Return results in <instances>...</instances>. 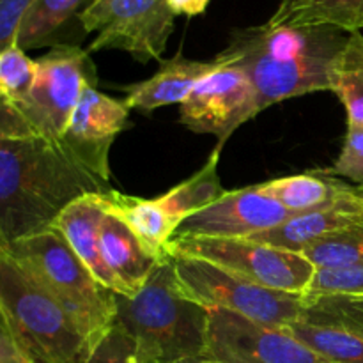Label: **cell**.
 Instances as JSON below:
<instances>
[{"label":"cell","instance_id":"obj_33","mask_svg":"<svg viewBox=\"0 0 363 363\" xmlns=\"http://www.w3.org/2000/svg\"><path fill=\"white\" fill-rule=\"evenodd\" d=\"M0 363H25L13 339L7 319L0 308Z\"/></svg>","mask_w":363,"mask_h":363},{"label":"cell","instance_id":"obj_30","mask_svg":"<svg viewBox=\"0 0 363 363\" xmlns=\"http://www.w3.org/2000/svg\"><path fill=\"white\" fill-rule=\"evenodd\" d=\"M89 363H140L135 339L124 330L123 325L116 321L112 330L94 350Z\"/></svg>","mask_w":363,"mask_h":363},{"label":"cell","instance_id":"obj_7","mask_svg":"<svg viewBox=\"0 0 363 363\" xmlns=\"http://www.w3.org/2000/svg\"><path fill=\"white\" fill-rule=\"evenodd\" d=\"M169 254L204 259L266 289L301 296L315 273L314 264L303 254L252 238L174 236Z\"/></svg>","mask_w":363,"mask_h":363},{"label":"cell","instance_id":"obj_3","mask_svg":"<svg viewBox=\"0 0 363 363\" xmlns=\"http://www.w3.org/2000/svg\"><path fill=\"white\" fill-rule=\"evenodd\" d=\"M116 321L135 339L140 363H176L204 357L209 311L177 282L172 257L158 262L135 296L116 294Z\"/></svg>","mask_w":363,"mask_h":363},{"label":"cell","instance_id":"obj_28","mask_svg":"<svg viewBox=\"0 0 363 363\" xmlns=\"http://www.w3.org/2000/svg\"><path fill=\"white\" fill-rule=\"evenodd\" d=\"M323 296L363 298V268L315 269L303 293V303L308 305Z\"/></svg>","mask_w":363,"mask_h":363},{"label":"cell","instance_id":"obj_14","mask_svg":"<svg viewBox=\"0 0 363 363\" xmlns=\"http://www.w3.org/2000/svg\"><path fill=\"white\" fill-rule=\"evenodd\" d=\"M362 223L363 206L354 199L351 184H347L344 197L333 202L332 206L315 209V211L301 213V215H293L282 225L255 234V236H252V240L301 254L305 248L318 243L325 236L350 229V227L362 225Z\"/></svg>","mask_w":363,"mask_h":363},{"label":"cell","instance_id":"obj_5","mask_svg":"<svg viewBox=\"0 0 363 363\" xmlns=\"http://www.w3.org/2000/svg\"><path fill=\"white\" fill-rule=\"evenodd\" d=\"M4 248L62 305L96 350L116 323V293L92 275L66 238L48 229Z\"/></svg>","mask_w":363,"mask_h":363},{"label":"cell","instance_id":"obj_1","mask_svg":"<svg viewBox=\"0 0 363 363\" xmlns=\"http://www.w3.org/2000/svg\"><path fill=\"white\" fill-rule=\"evenodd\" d=\"M110 184L74 160L60 140L35 133L0 142V247L52 229L60 213Z\"/></svg>","mask_w":363,"mask_h":363},{"label":"cell","instance_id":"obj_8","mask_svg":"<svg viewBox=\"0 0 363 363\" xmlns=\"http://www.w3.org/2000/svg\"><path fill=\"white\" fill-rule=\"evenodd\" d=\"M35 62L34 87L16 108L35 135L57 142L66 133L84 89L98 84V73L87 50L77 45L53 46Z\"/></svg>","mask_w":363,"mask_h":363},{"label":"cell","instance_id":"obj_27","mask_svg":"<svg viewBox=\"0 0 363 363\" xmlns=\"http://www.w3.org/2000/svg\"><path fill=\"white\" fill-rule=\"evenodd\" d=\"M303 321L337 325L363 335V298L323 296L305 305Z\"/></svg>","mask_w":363,"mask_h":363},{"label":"cell","instance_id":"obj_6","mask_svg":"<svg viewBox=\"0 0 363 363\" xmlns=\"http://www.w3.org/2000/svg\"><path fill=\"white\" fill-rule=\"evenodd\" d=\"M170 257L183 293L202 307L234 312L273 328H282L303 318L301 294L266 289L204 259L188 255Z\"/></svg>","mask_w":363,"mask_h":363},{"label":"cell","instance_id":"obj_13","mask_svg":"<svg viewBox=\"0 0 363 363\" xmlns=\"http://www.w3.org/2000/svg\"><path fill=\"white\" fill-rule=\"evenodd\" d=\"M128 119L126 103L87 85L60 142L80 165L108 184L110 149L117 135L128 128Z\"/></svg>","mask_w":363,"mask_h":363},{"label":"cell","instance_id":"obj_11","mask_svg":"<svg viewBox=\"0 0 363 363\" xmlns=\"http://www.w3.org/2000/svg\"><path fill=\"white\" fill-rule=\"evenodd\" d=\"M179 112L181 124L195 133L215 135L222 149L238 128L255 117L254 89L243 71L218 62L191 89Z\"/></svg>","mask_w":363,"mask_h":363},{"label":"cell","instance_id":"obj_34","mask_svg":"<svg viewBox=\"0 0 363 363\" xmlns=\"http://www.w3.org/2000/svg\"><path fill=\"white\" fill-rule=\"evenodd\" d=\"M211 0H167L172 13L176 14H186V16H197L206 11Z\"/></svg>","mask_w":363,"mask_h":363},{"label":"cell","instance_id":"obj_36","mask_svg":"<svg viewBox=\"0 0 363 363\" xmlns=\"http://www.w3.org/2000/svg\"><path fill=\"white\" fill-rule=\"evenodd\" d=\"M351 191H353L354 199L363 206V184H351Z\"/></svg>","mask_w":363,"mask_h":363},{"label":"cell","instance_id":"obj_23","mask_svg":"<svg viewBox=\"0 0 363 363\" xmlns=\"http://www.w3.org/2000/svg\"><path fill=\"white\" fill-rule=\"evenodd\" d=\"M282 330L328 363H363V335L353 330L303 319Z\"/></svg>","mask_w":363,"mask_h":363},{"label":"cell","instance_id":"obj_18","mask_svg":"<svg viewBox=\"0 0 363 363\" xmlns=\"http://www.w3.org/2000/svg\"><path fill=\"white\" fill-rule=\"evenodd\" d=\"M105 218V211L96 202L94 195L87 194L84 197L71 202L55 220L52 229L59 230L74 254L82 259L85 266L92 272V275L105 287L121 294V286L116 277L106 266L101 252V223Z\"/></svg>","mask_w":363,"mask_h":363},{"label":"cell","instance_id":"obj_20","mask_svg":"<svg viewBox=\"0 0 363 363\" xmlns=\"http://www.w3.org/2000/svg\"><path fill=\"white\" fill-rule=\"evenodd\" d=\"M272 27H333L353 34L363 28V0H280Z\"/></svg>","mask_w":363,"mask_h":363},{"label":"cell","instance_id":"obj_35","mask_svg":"<svg viewBox=\"0 0 363 363\" xmlns=\"http://www.w3.org/2000/svg\"><path fill=\"white\" fill-rule=\"evenodd\" d=\"M176 363H222V362L213 360V358H208V357H195V358H186V360H181Z\"/></svg>","mask_w":363,"mask_h":363},{"label":"cell","instance_id":"obj_17","mask_svg":"<svg viewBox=\"0 0 363 363\" xmlns=\"http://www.w3.org/2000/svg\"><path fill=\"white\" fill-rule=\"evenodd\" d=\"M92 195L106 215L116 216L130 227L151 257L158 262L170 257L169 245L176 234V227L167 213L160 208L156 199L133 197L112 188Z\"/></svg>","mask_w":363,"mask_h":363},{"label":"cell","instance_id":"obj_24","mask_svg":"<svg viewBox=\"0 0 363 363\" xmlns=\"http://www.w3.org/2000/svg\"><path fill=\"white\" fill-rule=\"evenodd\" d=\"M332 91L347 113V126L363 124V34L353 32L340 52L333 69Z\"/></svg>","mask_w":363,"mask_h":363},{"label":"cell","instance_id":"obj_31","mask_svg":"<svg viewBox=\"0 0 363 363\" xmlns=\"http://www.w3.org/2000/svg\"><path fill=\"white\" fill-rule=\"evenodd\" d=\"M35 0H0V52L16 45L18 30Z\"/></svg>","mask_w":363,"mask_h":363},{"label":"cell","instance_id":"obj_25","mask_svg":"<svg viewBox=\"0 0 363 363\" xmlns=\"http://www.w3.org/2000/svg\"><path fill=\"white\" fill-rule=\"evenodd\" d=\"M301 254L315 269L363 268V223L325 236Z\"/></svg>","mask_w":363,"mask_h":363},{"label":"cell","instance_id":"obj_10","mask_svg":"<svg viewBox=\"0 0 363 363\" xmlns=\"http://www.w3.org/2000/svg\"><path fill=\"white\" fill-rule=\"evenodd\" d=\"M208 311L204 357L222 363H328L282 328L261 325L222 308Z\"/></svg>","mask_w":363,"mask_h":363},{"label":"cell","instance_id":"obj_15","mask_svg":"<svg viewBox=\"0 0 363 363\" xmlns=\"http://www.w3.org/2000/svg\"><path fill=\"white\" fill-rule=\"evenodd\" d=\"M218 67L216 60L202 62L183 57L181 53L172 59L163 60L160 69L147 80L137 82L124 87L126 98L123 99L130 110L151 112L160 106L183 103L191 92V89L213 69Z\"/></svg>","mask_w":363,"mask_h":363},{"label":"cell","instance_id":"obj_4","mask_svg":"<svg viewBox=\"0 0 363 363\" xmlns=\"http://www.w3.org/2000/svg\"><path fill=\"white\" fill-rule=\"evenodd\" d=\"M0 308L25 363H89L94 347L62 305L0 247Z\"/></svg>","mask_w":363,"mask_h":363},{"label":"cell","instance_id":"obj_32","mask_svg":"<svg viewBox=\"0 0 363 363\" xmlns=\"http://www.w3.org/2000/svg\"><path fill=\"white\" fill-rule=\"evenodd\" d=\"M34 133L20 110L0 96V142L7 137H20V135Z\"/></svg>","mask_w":363,"mask_h":363},{"label":"cell","instance_id":"obj_9","mask_svg":"<svg viewBox=\"0 0 363 363\" xmlns=\"http://www.w3.org/2000/svg\"><path fill=\"white\" fill-rule=\"evenodd\" d=\"M176 14L167 0H96L84 14L85 32H98L89 50H123L145 64L160 60Z\"/></svg>","mask_w":363,"mask_h":363},{"label":"cell","instance_id":"obj_12","mask_svg":"<svg viewBox=\"0 0 363 363\" xmlns=\"http://www.w3.org/2000/svg\"><path fill=\"white\" fill-rule=\"evenodd\" d=\"M293 216L261 184L223 191L216 201L191 215L177 227L174 236L252 238L282 225Z\"/></svg>","mask_w":363,"mask_h":363},{"label":"cell","instance_id":"obj_2","mask_svg":"<svg viewBox=\"0 0 363 363\" xmlns=\"http://www.w3.org/2000/svg\"><path fill=\"white\" fill-rule=\"evenodd\" d=\"M347 32L333 27H259L233 32L216 60L243 71L254 89L255 116L275 103L332 91Z\"/></svg>","mask_w":363,"mask_h":363},{"label":"cell","instance_id":"obj_21","mask_svg":"<svg viewBox=\"0 0 363 363\" xmlns=\"http://www.w3.org/2000/svg\"><path fill=\"white\" fill-rule=\"evenodd\" d=\"M261 190L293 215L315 211L326 208L344 197L347 183H340L337 177H330L321 170L300 176L280 177V179L266 181Z\"/></svg>","mask_w":363,"mask_h":363},{"label":"cell","instance_id":"obj_26","mask_svg":"<svg viewBox=\"0 0 363 363\" xmlns=\"http://www.w3.org/2000/svg\"><path fill=\"white\" fill-rule=\"evenodd\" d=\"M38 77V62L18 45L0 52V96L18 106L28 98Z\"/></svg>","mask_w":363,"mask_h":363},{"label":"cell","instance_id":"obj_19","mask_svg":"<svg viewBox=\"0 0 363 363\" xmlns=\"http://www.w3.org/2000/svg\"><path fill=\"white\" fill-rule=\"evenodd\" d=\"M99 240L103 259L121 286V296H135L155 272L158 261L145 252L126 223L106 213Z\"/></svg>","mask_w":363,"mask_h":363},{"label":"cell","instance_id":"obj_16","mask_svg":"<svg viewBox=\"0 0 363 363\" xmlns=\"http://www.w3.org/2000/svg\"><path fill=\"white\" fill-rule=\"evenodd\" d=\"M96 0H35L18 30L16 45L35 50L45 46L77 45L87 35L82 14Z\"/></svg>","mask_w":363,"mask_h":363},{"label":"cell","instance_id":"obj_22","mask_svg":"<svg viewBox=\"0 0 363 363\" xmlns=\"http://www.w3.org/2000/svg\"><path fill=\"white\" fill-rule=\"evenodd\" d=\"M220 151L222 149L215 147L206 165L199 172H195L186 181H183L172 190L163 194L162 197L156 199L160 208L167 213L170 222L174 223L176 230L184 220L204 209L206 206L211 204L223 194L222 186H220L218 172H216Z\"/></svg>","mask_w":363,"mask_h":363},{"label":"cell","instance_id":"obj_29","mask_svg":"<svg viewBox=\"0 0 363 363\" xmlns=\"http://www.w3.org/2000/svg\"><path fill=\"white\" fill-rule=\"evenodd\" d=\"M330 177H346L357 184H363V124L347 126L342 151L332 167L323 169Z\"/></svg>","mask_w":363,"mask_h":363}]
</instances>
